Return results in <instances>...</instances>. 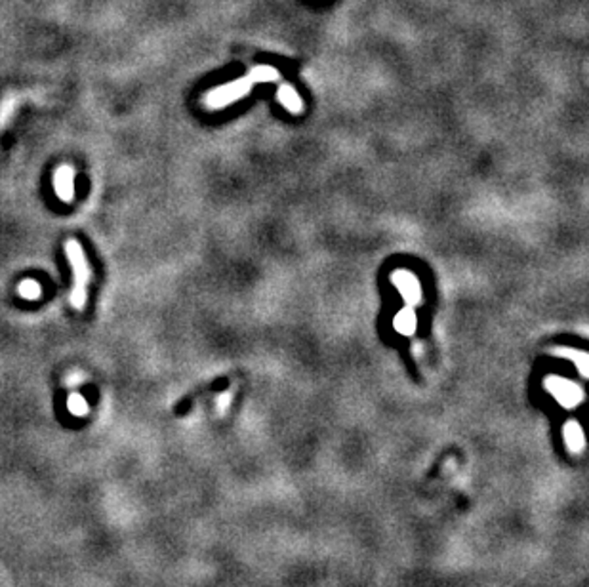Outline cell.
<instances>
[{"mask_svg":"<svg viewBox=\"0 0 589 587\" xmlns=\"http://www.w3.org/2000/svg\"><path fill=\"white\" fill-rule=\"evenodd\" d=\"M393 285L397 286L401 296L404 297V302L408 305H416V303L422 300V286L418 283V278L408 271H395L393 273Z\"/></svg>","mask_w":589,"mask_h":587,"instance_id":"cell-4","label":"cell"},{"mask_svg":"<svg viewBox=\"0 0 589 587\" xmlns=\"http://www.w3.org/2000/svg\"><path fill=\"white\" fill-rule=\"evenodd\" d=\"M546 387L557 399L559 404H563L564 408H574L583 401L582 387L564 380V377L549 376L546 380Z\"/></svg>","mask_w":589,"mask_h":587,"instance_id":"cell-2","label":"cell"},{"mask_svg":"<svg viewBox=\"0 0 589 587\" xmlns=\"http://www.w3.org/2000/svg\"><path fill=\"white\" fill-rule=\"evenodd\" d=\"M13 111V98H6L4 101H2V106H0V128H2V124L6 122L8 117L12 115Z\"/></svg>","mask_w":589,"mask_h":587,"instance_id":"cell-12","label":"cell"},{"mask_svg":"<svg viewBox=\"0 0 589 587\" xmlns=\"http://www.w3.org/2000/svg\"><path fill=\"white\" fill-rule=\"evenodd\" d=\"M54 187L62 200H73L75 197V181H73V168L59 166L54 176Z\"/></svg>","mask_w":589,"mask_h":587,"instance_id":"cell-5","label":"cell"},{"mask_svg":"<svg viewBox=\"0 0 589 587\" xmlns=\"http://www.w3.org/2000/svg\"><path fill=\"white\" fill-rule=\"evenodd\" d=\"M279 101L288 109V111L294 113V115L304 111V101H302L299 93L296 92L290 84H285V86L279 88Z\"/></svg>","mask_w":589,"mask_h":587,"instance_id":"cell-7","label":"cell"},{"mask_svg":"<svg viewBox=\"0 0 589 587\" xmlns=\"http://www.w3.org/2000/svg\"><path fill=\"white\" fill-rule=\"evenodd\" d=\"M553 355H561L564 359H571L572 363H576L578 370L583 377L588 376V368H589V357L585 351H574V349H566V347H561V349H555Z\"/></svg>","mask_w":589,"mask_h":587,"instance_id":"cell-8","label":"cell"},{"mask_svg":"<svg viewBox=\"0 0 589 587\" xmlns=\"http://www.w3.org/2000/svg\"><path fill=\"white\" fill-rule=\"evenodd\" d=\"M250 86H252V81L250 79H241V81L231 82V84H225L222 88H216L214 92H210L206 96V106L212 107V109H217V107L229 106L236 99L244 98L246 93L250 92Z\"/></svg>","mask_w":589,"mask_h":587,"instance_id":"cell-3","label":"cell"},{"mask_svg":"<svg viewBox=\"0 0 589 587\" xmlns=\"http://www.w3.org/2000/svg\"><path fill=\"white\" fill-rule=\"evenodd\" d=\"M65 256L73 267L75 278H73V290H71V305L76 311L84 309L88 297V285H90V266L82 253L81 244L76 241L65 242Z\"/></svg>","mask_w":589,"mask_h":587,"instance_id":"cell-1","label":"cell"},{"mask_svg":"<svg viewBox=\"0 0 589 587\" xmlns=\"http://www.w3.org/2000/svg\"><path fill=\"white\" fill-rule=\"evenodd\" d=\"M564 440L572 452H583L585 448V439H583V431L578 421H568L564 427Z\"/></svg>","mask_w":589,"mask_h":587,"instance_id":"cell-6","label":"cell"},{"mask_svg":"<svg viewBox=\"0 0 589 587\" xmlns=\"http://www.w3.org/2000/svg\"><path fill=\"white\" fill-rule=\"evenodd\" d=\"M42 294V288L38 285L37 280H25L19 285V296L25 297V300H37Z\"/></svg>","mask_w":589,"mask_h":587,"instance_id":"cell-11","label":"cell"},{"mask_svg":"<svg viewBox=\"0 0 589 587\" xmlns=\"http://www.w3.org/2000/svg\"><path fill=\"white\" fill-rule=\"evenodd\" d=\"M69 408H71V410H73V412H75V414H79V416L84 414V412L88 410L86 402L82 401L79 395H73L71 399H69Z\"/></svg>","mask_w":589,"mask_h":587,"instance_id":"cell-13","label":"cell"},{"mask_svg":"<svg viewBox=\"0 0 589 587\" xmlns=\"http://www.w3.org/2000/svg\"><path fill=\"white\" fill-rule=\"evenodd\" d=\"M395 330H399L401 334L408 336L416 330V315L412 309H403L395 317Z\"/></svg>","mask_w":589,"mask_h":587,"instance_id":"cell-9","label":"cell"},{"mask_svg":"<svg viewBox=\"0 0 589 587\" xmlns=\"http://www.w3.org/2000/svg\"><path fill=\"white\" fill-rule=\"evenodd\" d=\"M279 79V73L273 67H256L250 73V81L252 82H273Z\"/></svg>","mask_w":589,"mask_h":587,"instance_id":"cell-10","label":"cell"}]
</instances>
